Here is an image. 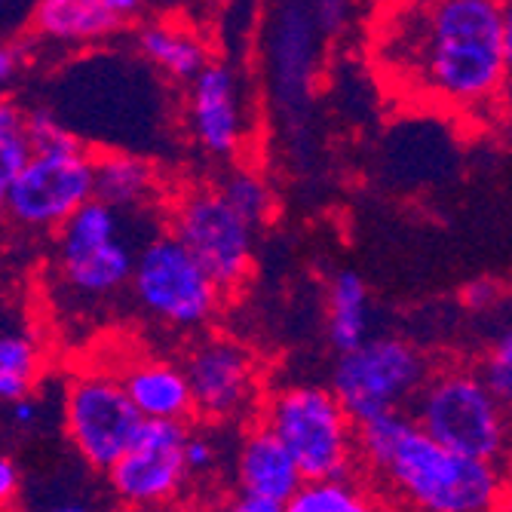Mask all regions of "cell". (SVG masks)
<instances>
[{"mask_svg": "<svg viewBox=\"0 0 512 512\" xmlns=\"http://www.w3.org/2000/svg\"><path fill=\"white\" fill-rule=\"evenodd\" d=\"M381 62L411 96L454 114L494 111L506 92L512 16L494 0H439L396 10Z\"/></svg>", "mask_w": 512, "mask_h": 512, "instance_id": "6da1fadb", "label": "cell"}, {"mask_svg": "<svg viewBox=\"0 0 512 512\" xmlns=\"http://www.w3.org/2000/svg\"><path fill=\"white\" fill-rule=\"evenodd\" d=\"M356 467L384 512H503L506 467L430 442L405 411L356 424Z\"/></svg>", "mask_w": 512, "mask_h": 512, "instance_id": "7a4b0ae2", "label": "cell"}, {"mask_svg": "<svg viewBox=\"0 0 512 512\" xmlns=\"http://www.w3.org/2000/svg\"><path fill=\"white\" fill-rule=\"evenodd\" d=\"M258 424L289 451L304 482L359 476L356 424L329 384L292 381L261 396Z\"/></svg>", "mask_w": 512, "mask_h": 512, "instance_id": "3957f363", "label": "cell"}, {"mask_svg": "<svg viewBox=\"0 0 512 512\" xmlns=\"http://www.w3.org/2000/svg\"><path fill=\"white\" fill-rule=\"evenodd\" d=\"M509 408L500 405L470 365L436 368L405 411L439 448L506 467Z\"/></svg>", "mask_w": 512, "mask_h": 512, "instance_id": "277c9868", "label": "cell"}, {"mask_svg": "<svg viewBox=\"0 0 512 512\" xmlns=\"http://www.w3.org/2000/svg\"><path fill=\"white\" fill-rule=\"evenodd\" d=\"M129 295L154 325L178 335L209 329L224 304L212 276L166 230L135 249Z\"/></svg>", "mask_w": 512, "mask_h": 512, "instance_id": "5b68a950", "label": "cell"}, {"mask_svg": "<svg viewBox=\"0 0 512 512\" xmlns=\"http://www.w3.org/2000/svg\"><path fill=\"white\" fill-rule=\"evenodd\" d=\"M430 375L433 365L417 344L402 335H375L338 356L329 390L353 424H365L371 417L408 411Z\"/></svg>", "mask_w": 512, "mask_h": 512, "instance_id": "8992f818", "label": "cell"}, {"mask_svg": "<svg viewBox=\"0 0 512 512\" xmlns=\"http://www.w3.org/2000/svg\"><path fill=\"white\" fill-rule=\"evenodd\" d=\"M123 227L120 212L89 200L53 234L56 276L77 301L102 304L129 289L135 249L126 243Z\"/></svg>", "mask_w": 512, "mask_h": 512, "instance_id": "52a82bcc", "label": "cell"}, {"mask_svg": "<svg viewBox=\"0 0 512 512\" xmlns=\"http://www.w3.org/2000/svg\"><path fill=\"white\" fill-rule=\"evenodd\" d=\"M92 200V151L80 135L53 148H31L4 203V218L22 234L46 237Z\"/></svg>", "mask_w": 512, "mask_h": 512, "instance_id": "ba28073f", "label": "cell"}, {"mask_svg": "<svg viewBox=\"0 0 512 512\" xmlns=\"http://www.w3.org/2000/svg\"><path fill=\"white\" fill-rule=\"evenodd\" d=\"M166 234L188 249L221 295L237 292L252 276L258 234L218 197L212 184H194L172 200Z\"/></svg>", "mask_w": 512, "mask_h": 512, "instance_id": "9c48e42d", "label": "cell"}, {"mask_svg": "<svg viewBox=\"0 0 512 512\" xmlns=\"http://www.w3.org/2000/svg\"><path fill=\"white\" fill-rule=\"evenodd\" d=\"M59 417L71 451L96 473H108L142 427L111 368L74 371L62 387Z\"/></svg>", "mask_w": 512, "mask_h": 512, "instance_id": "30bf717a", "label": "cell"}, {"mask_svg": "<svg viewBox=\"0 0 512 512\" xmlns=\"http://www.w3.org/2000/svg\"><path fill=\"white\" fill-rule=\"evenodd\" d=\"M191 424L142 421L129 448L105 473L108 494L120 512H172L191 494L184 473V439Z\"/></svg>", "mask_w": 512, "mask_h": 512, "instance_id": "8fae6325", "label": "cell"}, {"mask_svg": "<svg viewBox=\"0 0 512 512\" xmlns=\"http://www.w3.org/2000/svg\"><path fill=\"white\" fill-rule=\"evenodd\" d=\"M191 390L194 417L203 424H246L261 405V365L255 353L230 335H200L178 359Z\"/></svg>", "mask_w": 512, "mask_h": 512, "instance_id": "7c38bea8", "label": "cell"}, {"mask_svg": "<svg viewBox=\"0 0 512 512\" xmlns=\"http://www.w3.org/2000/svg\"><path fill=\"white\" fill-rule=\"evenodd\" d=\"M184 126L194 148L215 163H237L252 138L246 77L230 59H212L184 96Z\"/></svg>", "mask_w": 512, "mask_h": 512, "instance_id": "4fadbf2b", "label": "cell"}, {"mask_svg": "<svg viewBox=\"0 0 512 512\" xmlns=\"http://www.w3.org/2000/svg\"><path fill=\"white\" fill-rule=\"evenodd\" d=\"M319 28L313 22L310 7H279L276 19L270 22V80L273 99L283 111L298 114L310 99V80L316 74V53H319Z\"/></svg>", "mask_w": 512, "mask_h": 512, "instance_id": "5bb4252c", "label": "cell"}, {"mask_svg": "<svg viewBox=\"0 0 512 512\" xmlns=\"http://www.w3.org/2000/svg\"><path fill=\"white\" fill-rule=\"evenodd\" d=\"M138 0H40L31 10V31L59 46H96L142 22Z\"/></svg>", "mask_w": 512, "mask_h": 512, "instance_id": "9a60e30c", "label": "cell"}, {"mask_svg": "<svg viewBox=\"0 0 512 512\" xmlns=\"http://www.w3.org/2000/svg\"><path fill=\"white\" fill-rule=\"evenodd\" d=\"M230 473H234V491L276 503H286L304 485L289 451L258 421L243 427L230 457Z\"/></svg>", "mask_w": 512, "mask_h": 512, "instance_id": "2e32d148", "label": "cell"}, {"mask_svg": "<svg viewBox=\"0 0 512 512\" xmlns=\"http://www.w3.org/2000/svg\"><path fill=\"white\" fill-rule=\"evenodd\" d=\"M132 46L160 77L175 86H188L215 59L212 43L203 37V31L169 16L138 22L132 28Z\"/></svg>", "mask_w": 512, "mask_h": 512, "instance_id": "e0dca14e", "label": "cell"}, {"mask_svg": "<svg viewBox=\"0 0 512 512\" xmlns=\"http://www.w3.org/2000/svg\"><path fill=\"white\" fill-rule=\"evenodd\" d=\"M117 378L142 421L191 424L194 402L188 381H184V371L175 359L138 356L123 371H117Z\"/></svg>", "mask_w": 512, "mask_h": 512, "instance_id": "ac0fdd59", "label": "cell"}, {"mask_svg": "<svg viewBox=\"0 0 512 512\" xmlns=\"http://www.w3.org/2000/svg\"><path fill=\"white\" fill-rule=\"evenodd\" d=\"M163 191L160 166L142 154L129 151H102L92 154V200L108 209L129 215L145 212L157 203Z\"/></svg>", "mask_w": 512, "mask_h": 512, "instance_id": "d6986e66", "label": "cell"}, {"mask_svg": "<svg viewBox=\"0 0 512 512\" xmlns=\"http://www.w3.org/2000/svg\"><path fill=\"white\" fill-rule=\"evenodd\" d=\"M325 338L338 356L371 338V292L356 270H338L332 276L325 292Z\"/></svg>", "mask_w": 512, "mask_h": 512, "instance_id": "ffe728a7", "label": "cell"}, {"mask_svg": "<svg viewBox=\"0 0 512 512\" xmlns=\"http://www.w3.org/2000/svg\"><path fill=\"white\" fill-rule=\"evenodd\" d=\"M43 368V341L22 325H7L0 332V405L31 396L43 378Z\"/></svg>", "mask_w": 512, "mask_h": 512, "instance_id": "44dd1931", "label": "cell"}, {"mask_svg": "<svg viewBox=\"0 0 512 512\" xmlns=\"http://www.w3.org/2000/svg\"><path fill=\"white\" fill-rule=\"evenodd\" d=\"M212 188L218 191V197L234 209L255 234L273 218V209H276V197H273V188L270 181L264 178L261 169H255L252 163H227Z\"/></svg>", "mask_w": 512, "mask_h": 512, "instance_id": "7402d4cb", "label": "cell"}, {"mask_svg": "<svg viewBox=\"0 0 512 512\" xmlns=\"http://www.w3.org/2000/svg\"><path fill=\"white\" fill-rule=\"evenodd\" d=\"M283 512H384V506L362 476H347L329 482H304L283 503Z\"/></svg>", "mask_w": 512, "mask_h": 512, "instance_id": "603a6c76", "label": "cell"}, {"mask_svg": "<svg viewBox=\"0 0 512 512\" xmlns=\"http://www.w3.org/2000/svg\"><path fill=\"white\" fill-rule=\"evenodd\" d=\"M31 157V142L25 129V105L13 96H0V218L16 175Z\"/></svg>", "mask_w": 512, "mask_h": 512, "instance_id": "cb8c5ba5", "label": "cell"}, {"mask_svg": "<svg viewBox=\"0 0 512 512\" xmlns=\"http://www.w3.org/2000/svg\"><path fill=\"white\" fill-rule=\"evenodd\" d=\"M224 467V448L209 427H191L184 439V473L191 488L212 482Z\"/></svg>", "mask_w": 512, "mask_h": 512, "instance_id": "d4e9b609", "label": "cell"}, {"mask_svg": "<svg viewBox=\"0 0 512 512\" xmlns=\"http://www.w3.org/2000/svg\"><path fill=\"white\" fill-rule=\"evenodd\" d=\"M476 375L482 378L485 390L500 405L509 408V399H512V332H509V325H503V332L485 350Z\"/></svg>", "mask_w": 512, "mask_h": 512, "instance_id": "484cf974", "label": "cell"}, {"mask_svg": "<svg viewBox=\"0 0 512 512\" xmlns=\"http://www.w3.org/2000/svg\"><path fill=\"white\" fill-rule=\"evenodd\" d=\"M22 488H25L22 463H19L16 451L7 442H0V512L19 506Z\"/></svg>", "mask_w": 512, "mask_h": 512, "instance_id": "4316f807", "label": "cell"}, {"mask_svg": "<svg viewBox=\"0 0 512 512\" xmlns=\"http://www.w3.org/2000/svg\"><path fill=\"white\" fill-rule=\"evenodd\" d=\"M46 414H50V408H46V402H43L37 393H31V396H25V399H19V402H10V405H7V421H10V427H13L19 436H34V433H40L43 424H46Z\"/></svg>", "mask_w": 512, "mask_h": 512, "instance_id": "83f0119b", "label": "cell"}, {"mask_svg": "<svg viewBox=\"0 0 512 512\" xmlns=\"http://www.w3.org/2000/svg\"><path fill=\"white\" fill-rule=\"evenodd\" d=\"M503 295H506L503 292V283H500V279H494V276H479V279H473V283L463 286V292H460L463 304H467L473 313L494 310L503 301Z\"/></svg>", "mask_w": 512, "mask_h": 512, "instance_id": "f1b7e54d", "label": "cell"}, {"mask_svg": "<svg viewBox=\"0 0 512 512\" xmlns=\"http://www.w3.org/2000/svg\"><path fill=\"white\" fill-rule=\"evenodd\" d=\"M215 512H283V503L267 500V497H252V494L230 491L227 497H221Z\"/></svg>", "mask_w": 512, "mask_h": 512, "instance_id": "f546056e", "label": "cell"}, {"mask_svg": "<svg viewBox=\"0 0 512 512\" xmlns=\"http://www.w3.org/2000/svg\"><path fill=\"white\" fill-rule=\"evenodd\" d=\"M25 68V50L16 40H0V89H7Z\"/></svg>", "mask_w": 512, "mask_h": 512, "instance_id": "4dcf8cb0", "label": "cell"}, {"mask_svg": "<svg viewBox=\"0 0 512 512\" xmlns=\"http://www.w3.org/2000/svg\"><path fill=\"white\" fill-rule=\"evenodd\" d=\"M46 512H96L92 509L86 500H80V497H71V500H59V503H53Z\"/></svg>", "mask_w": 512, "mask_h": 512, "instance_id": "1f68e13d", "label": "cell"}, {"mask_svg": "<svg viewBox=\"0 0 512 512\" xmlns=\"http://www.w3.org/2000/svg\"><path fill=\"white\" fill-rule=\"evenodd\" d=\"M181 512H215V506H212V503H194V506L181 509Z\"/></svg>", "mask_w": 512, "mask_h": 512, "instance_id": "d6a6232c", "label": "cell"}, {"mask_svg": "<svg viewBox=\"0 0 512 512\" xmlns=\"http://www.w3.org/2000/svg\"><path fill=\"white\" fill-rule=\"evenodd\" d=\"M7 325H10V322H7V316H4V310H0V332H4V329H7Z\"/></svg>", "mask_w": 512, "mask_h": 512, "instance_id": "836d02e7", "label": "cell"}, {"mask_svg": "<svg viewBox=\"0 0 512 512\" xmlns=\"http://www.w3.org/2000/svg\"><path fill=\"white\" fill-rule=\"evenodd\" d=\"M4 512H31V509H22V506H16V509H4Z\"/></svg>", "mask_w": 512, "mask_h": 512, "instance_id": "e575fe53", "label": "cell"}]
</instances>
